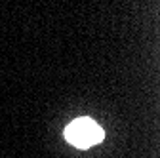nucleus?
Masks as SVG:
<instances>
[{"label": "nucleus", "instance_id": "1", "mask_svg": "<svg viewBox=\"0 0 160 158\" xmlns=\"http://www.w3.org/2000/svg\"><path fill=\"white\" fill-rule=\"evenodd\" d=\"M65 139L78 149H88L103 139V130L90 118H78L67 126Z\"/></svg>", "mask_w": 160, "mask_h": 158}]
</instances>
